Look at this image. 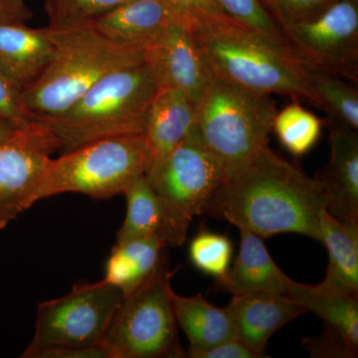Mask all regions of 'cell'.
<instances>
[{
	"label": "cell",
	"mask_w": 358,
	"mask_h": 358,
	"mask_svg": "<svg viewBox=\"0 0 358 358\" xmlns=\"http://www.w3.org/2000/svg\"><path fill=\"white\" fill-rule=\"evenodd\" d=\"M308 82L322 107L333 115V120L357 131V89L338 75L322 71L308 69Z\"/></svg>",
	"instance_id": "obj_25"
},
{
	"label": "cell",
	"mask_w": 358,
	"mask_h": 358,
	"mask_svg": "<svg viewBox=\"0 0 358 358\" xmlns=\"http://www.w3.org/2000/svg\"><path fill=\"white\" fill-rule=\"evenodd\" d=\"M122 195L127 200V213L115 243L155 235L164 237V211L147 176L134 180Z\"/></svg>",
	"instance_id": "obj_23"
},
{
	"label": "cell",
	"mask_w": 358,
	"mask_h": 358,
	"mask_svg": "<svg viewBox=\"0 0 358 358\" xmlns=\"http://www.w3.org/2000/svg\"><path fill=\"white\" fill-rule=\"evenodd\" d=\"M166 240L159 235L115 243L106 262L103 281L127 298L157 270L166 257Z\"/></svg>",
	"instance_id": "obj_20"
},
{
	"label": "cell",
	"mask_w": 358,
	"mask_h": 358,
	"mask_svg": "<svg viewBox=\"0 0 358 358\" xmlns=\"http://www.w3.org/2000/svg\"><path fill=\"white\" fill-rule=\"evenodd\" d=\"M0 115L14 122L20 128L31 124L21 99V91L0 74Z\"/></svg>",
	"instance_id": "obj_31"
},
{
	"label": "cell",
	"mask_w": 358,
	"mask_h": 358,
	"mask_svg": "<svg viewBox=\"0 0 358 358\" xmlns=\"http://www.w3.org/2000/svg\"><path fill=\"white\" fill-rule=\"evenodd\" d=\"M327 199L322 183L268 145L218 188L206 213L263 239L294 233L319 241Z\"/></svg>",
	"instance_id": "obj_1"
},
{
	"label": "cell",
	"mask_w": 358,
	"mask_h": 358,
	"mask_svg": "<svg viewBox=\"0 0 358 358\" xmlns=\"http://www.w3.org/2000/svg\"><path fill=\"white\" fill-rule=\"evenodd\" d=\"M20 129L14 122L0 115V145L14 138Z\"/></svg>",
	"instance_id": "obj_35"
},
{
	"label": "cell",
	"mask_w": 358,
	"mask_h": 358,
	"mask_svg": "<svg viewBox=\"0 0 358 358\" xmlns=\"http://www.w3.org/2000/svg\"><path fill=\"white\" fill-rule=\"evenodd\" d=\"M275 113L271 95L212 77L195 106L193 131L228 180L244 171L267 147Z\"/></svg>",
	"instance_id": "obj_5"
},
{
	"label": "cell",
	"mask_w": 358,
	"mask_h": 358,
	"mask_svg": "<svg viewBox=\"0 0 358 358\" xmlns=\"http://www.w3.org/2000/svg\"><path fill=\"white\" fill-rule=\"evenodd\" d=\"M272 131L289 154L303 157L319 141L322 121L299 103H291L281 112L275 113Z\"/></svg>",
	"instance_id": "obj_24"
},
{
	"label": "cell",
	"mask_w": 358,
	"mask_h": 358,
	"mask_svg": "<svg viewBox=\"0 0 358 358\" xmlns=\"http://www.w3.org/2000/svg\"><path fill=\"white\" fill-rule=\"evenodd\" d=\"M159 90L143 60L103 78L62 114L37 122L49 129L64 152L103 138L143 134Z\"/></svg>",
	"instance_id": "obj_4"
},
{
	"label": "cell",
	"mask_w": 358,
	"mask_h": 358,
	"mask_svg": "<svg viewBox=\"0 0 358 358\" xmlns=\"http://www.w3.org/2000/svg\"><path fill=\"white\" fill-rule=\"evenodd\" d=\"M282 31L289 50L308 69L357 82L358 0H334Z\"/></svg>",
	"instance_id": "obj_10"
},
{
	"label": "cell",
	"mask_w": 358,
	"mask_h": 358,
	"mask_svg": "<svg viewBox=\"0 0 358 358\" xmlns=\"http://www.w3.org/2000/svg\"><path fill=\"white\" fill-rule=\"evenodd\" d=\"M147 178L162 204L164 238L171 246L185 243L193 219L206 213L212 197L227 180L194 131Z\"/></svg>",
	"instance_id": "obj_9"
},
{
	"label": "cell",
	"mask_w": 358,
	"mask_h": 358,
	"mask_svg": "<svg viewBox=\"0 0 358 358\" xmlns=\"http://www.w3.org/2000/svg\"><path fill=\"white\" fill-rule=\"evenodd\" d=\"M320 242L329 253L326 278L320 286L358 296V219L341 220L326 208L320 214Z\"/></svg>",
	"instance_id": "obj_19"
},
{
	"label": "cell",
	"mask_w": 358,
	"mask_h": 358,
	"mask_svg": "<svg viewBox=\"0 0 358 358\" xmlns=\"http://www.w3.org/2000/svg\"><path fill=\"white\" fill-rule=\"evenodd\" d=\"M280 27L293 24L319 13L334 0H261Z\"/></svg>",
	"instance_id": "obj_29"
},
{
	"label": "cell",
	"mask_w": 358,
	"mask_h": 358,
	"mask_svg": "<svg viewBox=\"0 0 358 358\" xmlns=\"http://www.w3.org/2000/svg\"><path fill=\"white\" fill-rule=\"evenodd\" d=\"M179 20L188 26L209 18H228L214 0H164Z\"/></svg>",
	"instance_id": "obj_30"
},
{
	"label": "cell",
	"mask_w": 358,
	"mask_h": 358,
	"mask_svg": "<svg viewBox=\"0 0 358 358\" xmlns=\"http://www.w3.org/2000/svg\"><path fill=\"white\" fill-rule=\"evenodd\" d=\"M48 29L53 43L51 57L37 79L21 92L32 121L57 117L103 78L145 60V52L117 46L93 25Z\"/></svg>",
	"instance_id": "obj_3"
},
{
	"label": "cell",
	"mask_w": 358,
	"mask_h": 358,
	"mask_svg": "<svg viewBox=\"0 0 358 358\" xmlns=\"http://www.w3.org/2000/svg\"><path fill=\"white\" fill-rule=\"evenodd\" d=\"M53 51L48 27L0 21V74L22 92L41 74Z\"/></svg>",
	"instance_id": "obj_16"
},
{
	"label": "cell",
	"mask_w": 358,
	"mask_h": 358,
	"mask_svg": "<svg viewBox=\"0 0 358 358\" xmlns=\"http://www.w3.org/2000/svg\"><path fill=\"white\" fill-rule=\"evenodd\" d=\"M214 2L231 20L292 53L281 27L261 0H214Z\"/></svg>",
	"instance_id": "obj_27"
},
{
	"label": "cell",
	"mask_w": 358,
	"mask_h": 358,
	"mask_svg": "<svg viewBox=\"0 0 358 358\" xmlns=\"http://www.w3.org/2000/svg\"><path fill=\"white\" fill-rule=\"evenodd\" d=\"M192 358H259V357L239 339L232 338L212 346L208 350L195 353Z\"/></svg>",
	"instance_id": "obj_33"
},
{
	"label": "cell",
	"mask_w": 358,
	"mask_h": 358,
	"mask_svg": "<svg viewBox=\"0 0 358 358\" xmlns=\"http://www.w3.org/2000/svg\"><path fill=\"white\" fill-rule=\"evenodd\" d=\"M240 231L239 252L227 274L216 282L232 294L271 292L287 294L292 279L279 268L264 244L263 238Z\"/></svg>",
	"instance_id": "obj_18"
},
{
	"label": "cell",
	"mask_w": 358,
	"mask_h": 358,
	"mask_svg": "<svg viewBox=\"0 0 358 358\" xmlns=\"http://www.w3.org/2000/svg\"><path fill=\"white\" fill-rule=\"evenodd\" d=\"M122 292L106 281L75 285L64 296L37 308L25 358H110L103 345Z\"/></svg>",
	"instance_id": "obj_6"
},
{
	"label": "cell",
	"mask_w": 358,
	"mask_h": 358,
	"mask_svg": "<svg viewBox=\"0 0 358 358\" xmlns=\"http://www.w3.org/2000/svg\"><path fill=\"white\" fill-rule=\"evenodd\" d=\"M194 126V103L179 90L160 88L148 110L143 134L152 154L147 176L192 133Z\"/></svg>",
	"instance_id": "obj_17"
},
{
	"label": "cell",
	"mask_w": 358,
	"mask_h": 358,
	"mask_svg": "<svg viewBox=\"0 0 358 358\" xmlns=\"http://www.w3.org/2000/svg\"><path fill=\"white\" fill-rule=\"evenodd\" d=\"M166 256L150 279L124 299L103 345L110 358L186 357L178 336Z\"/></svg>",
	"instance_id": "obj_8"
},
{
	"label": "cell",
	"mask_w": 358,
	"mask_h": 358,
	"mask_svg": "<svg viewBox=\"0 0 358 358\" xmlns=\"http://www.w3.org/2000/svg\"><path fill=\"white\" fill-rule=\"evenodd\" d=\"M174 315L178 326L189 341L186 357L208 350L223 341L236 338L234 326L227 308H218L202 294L182 296L171 289Z\"/></svg>",
	"instance_id": "obj_21"
},
{
	"label": "cell",
	"mask_w": 358,
	"mask_h": 358,
	"mask_svg": "<svg viewBox=\"0 0 358 358\" xmlns=\"http://www.w3.org/2000/svg\"><path fill=\"white\" fill-rule=\"evenodd\" d=\"M226 308L236 338L251 348L259 358L268 357L266 348L273 334L307 313L288 294L271 292L233 294Z\"/></svg>",
	"instance_id": "obj_13"
},
{
	"label": "cell",
	"mask_w": 358,
	"mask_h": 358,
	"mask_svg": "<svg viewBox=\"0 0 358 358\" xmlns=\"http://www.w3.org/2000/svg\"><path fill=\"white\" fill-rule=\"evenodd\" d=\"M292 300L326 322L358 352V296L331 291L320 285L289 282L288 293Z\"/></svg>",
	"instance_id": "obj_22"
},
{
	"label": "cell",
	"mask_w": 358,
	"mask_h": 358,
	"mask_svg": "<svg viewBox=\"0 0 358 358\" xmlns=\"http://www.w3.org/2000/svg\"><path fill=\"white\" fill-rule=\"evenodd\" d=\"M150 166L152 154L143 134L93 141L49 159L35 199L37 203L64 193L110 199L147 176Z\"/></svg>",
	"instance_id": "obj_7"
},
{
	"label": "cell",
	"mask_w": 358,
	"mask_h": 358,
	"mask_svg": "<svg viewBox=\"0 0 358 358\" xmlns=\"http://www.w3.org/2000/svg\"><path fill=\"white\" fill-rule=\"evenodd\" d=\"M176 20L164 0H129L94 22L93 27L117 46L145 52Z\"/></svg>",
	"instance_id": "obj_15"
},
{
	"label": "cell",
	"mask_w": 358,
	"mask_h": 358,
	"mask_svg": "<svg viewBox=\"0 0 358 358\" xmlns=\"http://www.w3.org/2000/svg\"><path fill=\"white\" fill-rule=\"evenodd\" d=\"M127 1L129 0H45L47 27L65 30L93 25Z\"/></svg>",
	"instance_id": "obj_26"
},
{
	"label": "cell",
	"mask_w": 358,
	"mask_h": 358,
	"mask_svg": "<svg viewBox=\"0 0 358 358\" xmlns=\"http://www.w3.org/2000/svg\"><path fill=\"white\" fill-rule=\"evenodd\" d=\"M57 143L42 122L33 121L0 145V230L36 203V192Z\"/></svg>",
	"instance_id": "obj_11"
},
{
	"label": "cell",
	"mask_w": 358,
	"mask_h": 358,
	"mask_svg": "<svg viewBox=\"0 0 358 358\" xmlns=\"http://www.w3.org/2000/svg\"><path fill=\"white\" fill-rule=\"evenodd\" d=\"M145 61L159 89L179 90L195 106L213 77L192 29L180 20H174L164 36L145 52Z\"/></svg>",
	"instance_id": "obj_12"
},
{
	"label": "cell",
	"mask_w": 358,
	"mask_h": 358,
	"mask_svg": "<svg viewBox=\"0 0 358 358\" xmlns=\"http://www.w3.org/2000/svg\"><path fill=\"white\" fill-rule=\"evenodd\" d=\"M306 348L315 357H357V352L353 350L345 339L331 327H327L326 331L320 338L306 339Z\"/></svg>",
	"instance_id": "obj_32"
},
{
	"label": "cell",
	"mask_w": 358,
	"mask_h": 358,
	"mask_svg": "<svg viewBox=\"0 0 358 358\" xmlns=\"http://www.w3.org/2000/svg\"><path fill=\"white\" fill-rule=\"evenodd\" d=\"M329 159L317 176L326 194V209L341 220L358 219L357 131L331 120Z\"/></svg>",
	"instance_id": "obj_14"
},
{
	"label": "cell",
	"mask_w": 358,
	"mask_h": 358,
	"mask_svg": "<svg viewBox=\"0 0 358 358\" xmlns=\"http://www.w3.org/2000/svg\"><path fill=\"white\" fill-rule=\"evenodd\" d=\"M233 244L229 237L211 231H201L188 247L190 262L203 274L220 281L232 262Z\"/></svg>",
	"instance_id": "obj_28"
},
{
	"label": "cell",
	"mask_w": 358,
	"mask_h": 358,
	"mask_svg": "<svg viewBox=\"0 0 358 358\" xmlns=\"http://www.w3.org/2000/svg\"><path fill=\"white\" fill-rule=\"evenodd\" d=\"M212 76L264 95L305 99L322 107L308 82V68L230 18H209L190 26Z\"/></svg>",
	"instance_id": "obj_2"
},
{
	"label": "cell",
	"mask_w": 358,
	"mask_h": 358,
	"mask_svg": "<svg viewBox=\"0 0 358 358\" xmlns=\"http://www.w3.org/2000/svg\"><path fill=\"white\" fill-rule=\"evenodd\" d=\"M31 18V10L25 0H0V21L26 23Z\"/></svg>",
	"instance_id": "obj_34"
}]
</instances>
